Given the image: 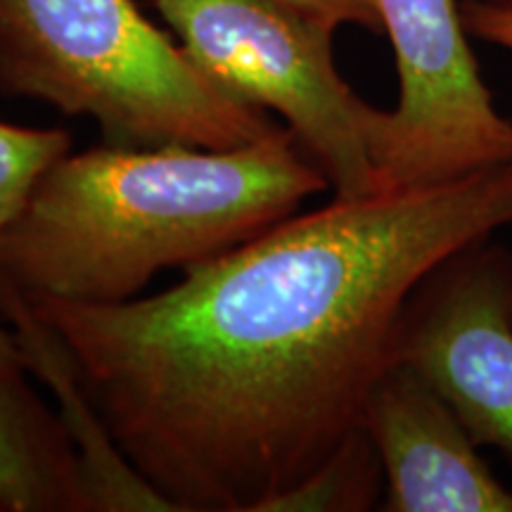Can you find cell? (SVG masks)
Returning <instances> with one entry per match:
<instances>
[{"mask_svg":"<svg viewBox=\"0 0 512 512\" xmlns=\"http://www.w3.org/2000/svg\"><path fill=\"white\" fill-rule=\"evenodd\" d=\"M508 226L512 164L335 197L152 297H19L171 508L268 512L361 427L422 280Z\"/></svg>","mask_w":512,"mask_h":512,"instance_id":"1","label":"cell"},{"mask_svg":"<svg viewBox=\"0 0 512 512\" xmlns=\"http://www.w3.org/2000/svg\"><path fill=\"white\" fill-rule=\"evenodd\" d=\"M328 188L290 128L228 150L105 143L38 178L0 230V280L27 299L128 302L164 268L214 259Z\"/></svg>","mask_w":512,"mask_h":512,"instance_id":"2","label":"cell"},{"mask_svg":"<svg viewBox=\"0 0 512 512\" xmlns=\"http://www.w3.org/2000/svg\"><path fill=\"white\" fill-rule=\"evenodd\" d=\"M0 93L91 117L107 145L228 150L287 128L216 86L136 0H0Z\"/></svg>","mask_w":512,"mask_h":512,"instance_id":"3","label":"cell"},{"mask_svg":"<svg viewBox=\"0 0 512 512\" xmlns=\"http://www.w3.org/2000/svg\"><path fill=\"white\" fill-rule=\"evenodd\" d=\"M185 53L216 86L278 112L335 197L377 192L375 110L339 74V29L285 0H150Z\"/></svg>","mask_w":512,"mask_h":512,"instance_id":"4","label":"cell"},{"mask_svg":"<svg viewBox=\"0 0 512 512\" xmlns=\"http://www.w3.org/2000/svg\"><path fill=\"white\" fill-rule=\"evenodd\" d=\"M389 36L399 102L375 140L377 192L512 164V119L496 110L458 0H370Z\"/></svg>","mask_w":512,"mask_h":512,"instance_id":"5","label":"cell"},{"mask_svg":"<svg viewBox=\"0 0 512 512\" xmlns=\"http://www.w3.org/2000/svg\"><path fill=\"white\" fill-rule=\"evenodd\" d=\"M512 252L484 240L432 271L403 309L396 361L444 396L477 446L512 458Z\"/></svg>","mask_w":512,"mask_h":512,"instance_id":"6","label":"cell"},{"mask_svg":"<svg viewBox=\"0 0 512 512\" xmlns=\"http://www.w3.org/2000/svg\"><path fill=\"white\" fill-rule=\"evenodd\" d=\"M382 465L387 512H512L508 489L444 396L394 361L370 389L361 418Z\"/></svg>","mask_w":512,"mask_h":512,"instance_id":"7","label":"cell"},{"mask_svg":"<svg viewBox=\"0 0 512 512\" xmlns=\"http://www.w3.org/2000/svg\"><path fill=\"white\" fill-rule=\"evenodd\" d=\"M0 313L8 318L12 335L22 351L24 368L48 389H53L60 411L57 418L79 458L88 512L174 510L119 448L93 399L83 389L60 337L5 280H0Z\"/></svg>","mask_w":512,"mask_h":512,"instance_id":"8","label":"cell"},{"mask_svg":"<svg viewBox=\"0 0 512 512\" xmlns=\"http://www.w3.org/2000/svg\"><path fill=\"white\" fill-rule=\"evenodd\" d=\"M0 512H88L72 441L24 375L0 380Z\"/></svg>","mask_w":512,"mask_h":512,"instance_id":"9","label":"cell"},{"mask_svg":"<svg viewBox=\"0 0 512 512\" xmlns=\"http://www.w3.org/2000/svg\"><path fill=\"white\" fill-rule=\"evenodd\" d=\"M382 465L363 425L323 465L275 498L268 512H361L375 508Z\"/></svg>","mask_w":512,"mask_h":512,"instance_id":"10","label":"cell"},{"mask_svg":"<svg viewBox=\"0 0 512 512\" xmlns=\"http://www.w3.org/2000/svg\"><path fill=\"white\" fill-rule=\"evenodd\" d=\"M72 136L62 128H27L0 121V230L22 211L24 202L57 159L69 155Z\"/></svg>","mask_w":512,"mask_h":512,"instance_id":"11","label":"cell"},{"mask_svg":"<svg viewBox=\"0 0 512 512\" xmlns=\"http://www.w3.org/2000/svg\"><path fill=\"white\" fill-rule=\"evenodd\" d=\"M467 34L512 53V8L465 0L460 5Z\"/></svg>","mask_w":512,"mask_h":512,"instance_id":"12","label":"cell"},{"mask_svg":"<svg viewBox=\"0 0 512 512\" xmlns=\"http://www.w3.org/2000/svg\"><path fill=\"white\" fill-rule=\"evenodd\" d=\"M285 3L313 12L337 27L354 24V27L368 31H380V19H377L370 0H285Z\"/></svg>","mask_w":512,"mask_h":512,"instance_id":"13","label":"cell"},{"mask_svg":"<svg viewBox=\"0 0 512 512\" xmlns=\"http://www.w3.org/2000/svg\"><path fill=\"white\" fill-rule=\"evenodd\" d=\"M27 373L24 368L22 351L12 330L0 325V380H8V377H19Z\"/></svg>","mask_w":512,"mask_h":512,"instance_id":"14","label":"cell"},{"mask_svg":"<svg viewBox=\"0 0 512 512\" xmlns=\"http://www.w3.org/2000/svg\"><path fill=\"white\" fill-rule=\"evenodd\" d=\"M482 3H491V5H503V8H512V0H482Z\"/></svg>","mask_w":512,"mask_h":512,"instance_id":"15","label":"cell"},{"mask_svg":"<svg viewBox=\"0 0 512 512\" xmlns=\"http://www.w3.org/2000/svg\"><path fill=\"white\" fill-rule=\"evenodd\" d=\"M510 311H512V304H510Z\"/></svg>","mask_w":512,"mask_h":512,"instance_id":"16","label":"cell"}]
</instances>
